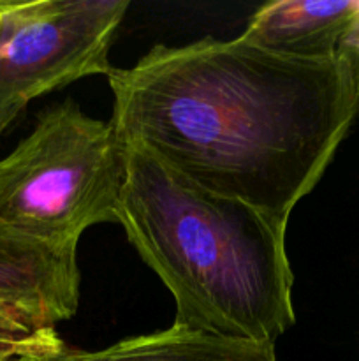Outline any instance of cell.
<instances>
[{"label": "cell", "mask_w": 359, "mask_h": 361, "mask_svg": "<svg viewBox=\"0 0 359 361\" xmlns=\"http://www.w3.org/2000/svg\"><path fill=\"white\" fill-rule=\"evenodd\" d=\"M106 78L109 122L125 143L284 224L359 109V69L348 59H291L241 35L157 44Z\"/></svg>", "instance_id": "6da1fadb"}, {"label": "cell", "mask_w": 359, "mask_h": 361, "mask_svg": "<svg viewBox=\"0 0 359 361\" xmlns=\"http://www.w3.org/2000/svg\"><path fill=\"white\" fill-rule=\"evenodd\" d=\"M125 154L116 224L172 295L175 326L275 345L296 323L287 224L137 145L125 143Z\"/></svg>", "instance_id": "7a4b0ae2"}, {"label": "cell", "mask_w": 359, "mask_h": 361, "mask_svg": "<svg viewBox=\"0 0 359 361\" xmlns=\"http://www.w3.org/2000/svg\"><path fill=\"white\" fill-rule=\"evenodd\" d=\"M125 143L111 122L74 101L49 106L0 161V222L55 247H76L88 228L116 224Z\"/></svg>", "instance_id": "3957f363"}, {"label": "cell", "mask_w": 359, "mask_h": 361, "mask_svg": "<svg viewBox=\"0 0 359 361\" xmlns=\"http://www.w3.org/2000/svg\"><path fill=\"white\" fill-rule=\"evenodd\" d=\"M129 0H13L0 37V140L34 99L104 74Z\"/></svg>", "instance_id": "277c9868"}, {"label": "cell", "mask_w": 359, "mask_h": 361, "mask_svg": "<svg viewBox=\"0 0 359 361\" xmlns=\"http://www.w3.org/2000/svg\"><path fill=\"white\" fill-rule=\"evenodd\" d=\"M76 247L35 242L0 222V307L37 330L70 319L80 305Z\"/></svg>", "instance_id": "5b68a950"}, {"label": "cell", "mask_w": 359, "mask_h": 361, "mask_svg": "<svg viewBox=\"0 0 359 361\" xmlns=\"http://www.w3.org/2000/svg\"><path fill=\"white\" fill-rule=\"evenodd\" d=\"M359 25V0H278L252 14L241 37L266 51L301 60L338 55Z\"/></svg>", "instance_id": "8992f818"}, {"label": "cell", "mask_w": 359, "mask_h": 361, "mask_svg": "<svg viewBox=\"0 0 359 361\" xmlns=\"http://www.w3.org/2000/svg\"><path fill=\"white\" fill-rule=\"evenodd\" d=\"M11 361H278L273 344L232 341L172 324L169 330L123 338L99 351L63 345L46 355Z\"/></svg>", "instance_id": "52a82bcc"}, {"label": "cell", "mask_w": 359, "mask_h": 361, "mask_svg": "<svg viewBox=\"0 0 359 361\" xmlns=\"http://www.w3.org/2000/svg\"><path fill=\"white\" fill-rule=\"evenodd\" d=\"M63 345L55 328L37 330L0 307V348L9 349L18 356H32L55 353Z\"/></svg>", "instance_id": "ba28073f"}, {"label": "cell", "mask_w": 359, "mask_h": 361, "mask_svg": "<svg viewBox=\"0 0 359 361\" xmlns=\"http://www.w3.org/2000/svg\"><path fill=\"white\" fill-rule=\"evenodd\" d=\"M11 2L13 0H0V37L4 34V27H6V16H7V11H9Z\"/></svg>", "instance_id": "9c48e42d"}, {"label": "cell", "mask_w": 359, "mask_h": 361, "mask_svg": "<svg viewBox=\"0 0 359 361\" xmlns=\"http://www.w3.org/2000/svg\"><path fill=\"white\" fill-rule=\"evenodd\" d=\"M14 358H20V356H18L16 353L9 351V349L0 348V361H11V360H14Z\"/></svg>", "instance_id": "30bf717a"}]
</instances>
